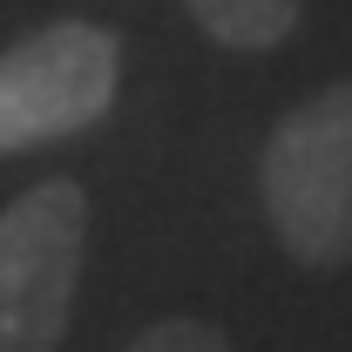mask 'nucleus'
Listing matches in <instances>:
<instances>
[{
  "mask_svg": "<svg viewBox=\"0 0 352 352\" xmlns=\"http://www.w3.org/2000/svg\"><path fill=\"white\" fill-rule=\"evenodd\" d=\"M264 223L305 271L352 264V82L292 102L258 156Z\"/></svg>",
  "mask_w": 352,
  "mask_h": 352,
  "instance_id": "f257e3e1",
  "label": "nucleus"
},
{
  "mask_svg": "<svg viewBox=\"0 0 352 352\" xmlns=\"http://www.w3.org/2000/svg\"><path fill=\"white\" fill-rule=\"evenodd\" d=\"M88 264V190L47 176L0 210V352H61Z\"/></svg>",
  "mask_w": 352,
  "mask_h": 352,
  "instance_id": "f03ea898",
  "label": "nucleus"
},
{
  "mask_svg": "<svg viewBox=\"0 0 352 352\" xmlns=\"http://www.w3.org/2000/svg\"><path fill=\"white\" fill-rule=\"evenodd\" d=\"M122 41L95 21H47L0 47V156L68 142L116 109Z\"/></svg>",
  "mask_w": 352,
  "mask_h": 352,
  "instance_id": "7ed1b4c3",
  "label": "nucleus"
},
{
  "mask_svg": "<svg viewBox=\"0 0 352 352\" xmlns=\"http://www.w3.org/2000/svg\"><path fill=\"white\" fill-rule=\"evenodd\" d=\"M183 14H190L217 47L264 54V47H278V41L298 34L305 0H183Z\"/></svg>",
  "mask_w": 352,
  "mask_h": 352,
  "instance_id": "20e7f679",
  "label": "nucleus"
},
{
  "mask_svg": "<svg viewBox=\"0 0 352 352\" xmlns=\"http://www.w3.org/2000/svg\"><path fill=\"white\" fill-rule=\"evenodd\" d=\"M122 352H230V339H223L210 318H156Z\"/></svg>",
  "mask_w": 352,
  "mask_h": 352,
  "instance_id": "39448f33",
  "label": "nucleus"
}]
</instances>
